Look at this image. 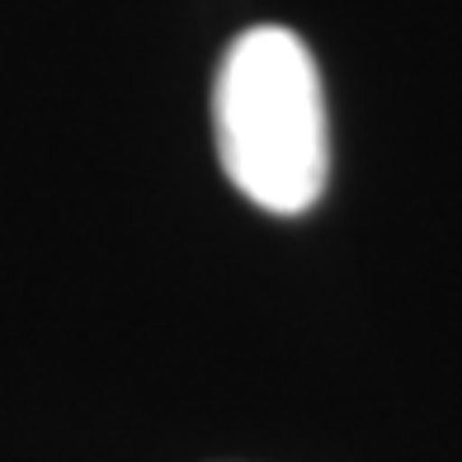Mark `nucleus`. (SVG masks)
I'll use <instances>...</instances> for the list:
<instances>
[{"label": "nucleus", "instance_id": "obj_1", "mask_svg": "<svg viewBox=\"0 0 462 462\" xmlns=\"http://www.w3.org/2000/svg\"><path fill=\"white\" fill-rule=\"evenodd\" d=\"M226 180L264 213H307L326 194L330 137L321 71L292 29L260 24L226 48L213 86Z\"/></svg>", "mask_w": 462, "mask_h": 462}]
</instances>
